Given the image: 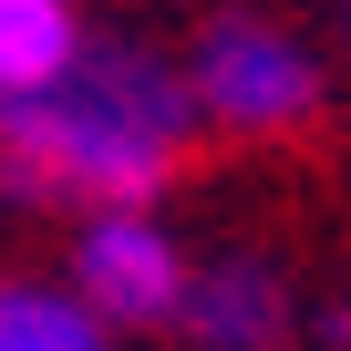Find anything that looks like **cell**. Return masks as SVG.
<instances>
[{
	"label": "cell",
	"mask_w": 351,
	"mask_h": 351,
	"mask_svg": "<svg viewBox=\"0 0 351 351\" xmlns=\"http://www.w3.org/2000/svg\"><path fill=\"white\" fill-rule=\"evenodd\" d=\"M186 134H197V104L176 62L134 42H83L42 93L0 104V176L21 197L114 207V197H155L186 155Z\"/></svg>",
	"instance_id": "1"
},
{
	"label": "cell",
	"mask_w": 351,
	"mask_h": 351,
	"mask_svg": "<svg viewBox=\"0 0 351 351\" xmlns=\"http://www.w3.org/2000/svg\"><path fill=\"white\" fill-rule=\"evenodd\" d=\"M186 104L217 134H289L320 114V52L258 11H217L186 52Z\"/></svg>",
	"instance_id": "2"
},
{
	"label": "cell",
	"mask_w": 351,
	"mask_h": 351,
	"mask_svg": "<svg viewBox=\"0 0 351 351\" xmlns=\"http://www.w3.org/2000/svg\"><path fill=\"white\" fill-rule=\"evenodd\" d=\"M73 289H83L114 330H155V320H176L186 248L145 217V197H114V207H93L83 238H73Z\"/></svg>",
	"instance_id": "3"
},
{
	"label": "cell",
	"mask_w": 351,
	"mask_h": 351,
	"mask_svg": "<svg viewBox=\"0 0 351 351\" xmlns=\"http://www.w3.org/2000/svg\"><path fill=\"white\" fill-rule=\"evenodd\" d=\"M176 330L197 351H279L289 341V289L269 258H186V289H176Z\"/></svg>",
	"instance_id": "4"
},
{
	"label": "cell",
	"mask_w": 351,
	"mask_h": 351,
	"mask_svg": "<svg viewBox=\"0 0 351 351\" xmlns=\"http://www.w3.org/2000/svg\"><path fill=\"white\" fill-rule=\"evenodd\" d=\"M0 351H114V320L73 279H0Z\"/></svg>",
	"instance_id": "5"
},
{
	"label": "cell",
	"mask_w": 351,
	"mask_h": 351,
	"mask_svg": "<svg viewBox=\"0 0 351 351\" xmlns=\"http://www.w3.org/2000/svg\"><path fill=\"white\" fill-rule=\"evenodd\" d=\"M73 52H83V11L73 0H0V104L42 93Z\"/></svg>",
	"instance_id": "6"
}]
</instances>
